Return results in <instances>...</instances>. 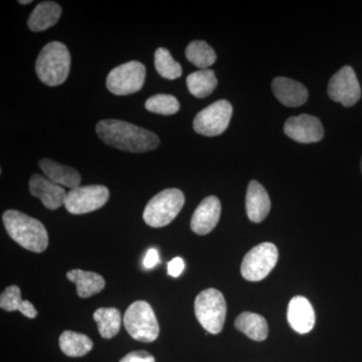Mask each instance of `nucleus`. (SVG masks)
Listing matches in <instances>:
<instances>
[{"label": "nucleus", "mask_w": 362, "mask_h": 362, "mask_svg": "<svg viewBox=\"0 0 362 362\" xmlns=\"http://www.w3.org/2000/svg\"><path fill=\"white\" fill-rule=\"evenodd\" d=\"M96 132L100 139L109 146L132 153L151 151L160 142L156 133L116 119L100 121Z\"/></svg>", "instance_id": "f257e3e1"}, {"label": "nucleus", "mask_w": 362, "mask_h": 362, "mask_svg": "<svg viewBox=\"0 0 362 362\" xmlns=\"http://www.w3.org/2000/svg\"><path fill=\"white\" fill-rule=\"evenodd\" d=\"M9 237L21 247L33 252H42L49 246V235L45 226L21 211L9 209L2 216Z\"/></svg>", "instance_id": "f03ea898"}, {"label": "nucleus", "mask_w": 362, "mask_h": 362, "mask_svg": "<svg viewBox=\"0 0 362 362\" xmlns=\"http://www.w3.org/2000/svg\"><path fill=\"white\" fill-rule=\"evenodd\" d=\"M70 69V52L63 42H52L45 45L35 62L37 77L49 87L65 83Z\"/></svg>", "instance_id": "7ed1b4c3"}, {"label": "nucleus", "mask_w": 362, "mask_h": 362, "mask_svg": "<svg viewBox=\"0 0 362 362\" xmlns=\"http://www.w3.org/2000/svg\"><path fill=\"white\" fill-rule=\"evenodd\" d=\"M185 202V194L178 188L162 190L147 204L143 220L152 228L168 226L180 213Z\"/></svg>", "instance_id": "20e7f679"}, {"label": "nucleus", "mask_w": 362, "mask_h": 362, "mask_svg": "<svg viewBox=\"0 0 362 362\" xmlns=\"http://www.w3.org/2000/svg\"><path fill=\"white\" fill-rule=\"evenodd\" d=\"M194 312L197 321L207 332L218 334L225 325V297L218 290L214 288L204 290L195 298Z\"/></svg>", "instance_id": "39448f33"}, {"label": "nucleus", "mask_w": 362, "mask_h": 362, "mask_svg": "<svg viewBox=\"0 0 362 362\" xmlns=\"http://www.w3.org/2000/svg\"><path fill=\"white\" fill-rule=\"evenodd\" d=\"M131 337L141 342H153L159 335L158 321L153 309L145 301H136L128 307L123 319Z\"/></svg>", "instance_id": "423d86ee"}, {"label": "nucleus", "mask_w": 362, "mask_h": 362, "mask_svg": "<svg viewBox=\"0 0 362 362\" xmlns=\"http://www.w3.org/2000/svg\"><path fill=\"white\" fill-rule=\"evenodd\" d=\"M146 68L138 61H131L114 68L107 77V89L117 96L134 94L142 89Z\"/></svg>", "instance_id": "0eeeda50"}, {"label": "nucleus", "mask_w": 362, "mask_h": 362, "mask_svg": "<svg viewBox=\"0 0 362 362\" xmlns=\"http://www.w3.org/2000/svg\"><path fill=\"white\" fill-rule=\"evenodd\" d=\"M278 258L277 247L272 243H263L252 247L243 259L240 266L243 277L251 282L263 280L275 268Z\"/></svg>", "instance_id": "6e6552de"}, {"label": "nucleus", "mask_w": 362, "mask_h": 362, "mask_svg": "<svg viewBox=\"0 0 362 362\" xmlns=\"http://www.w3.org/2000/svg\"><path fill=\"white\" fill-rule=\"evenodd\" d=\"M233 115V106L226 100H220L209 105L195 116L194 129L199 134L214 137L223 134Z\"/></svg>", "instance_id": "1a4fd4ad"}, {"label": "nucleus", "mask_w": 362, "mask_h": 362, "mask_svg": "<svg viewBox=\"0 0 362 362\" xmlns=\"http://www.w3.org/2000/svg\"><path fill=\"white\" fill-rule=\"evenodd\" d=\"M110 192L104 185H86L66 194L65 207L71 214H85L101 209L108 202Z\"/></svg>", "instance_id": "9d476101"}, {"label": "nucleus", "mask_w": 362, "mask_h": 362, "mask_svg": "<svg viewBox=\"0 0 362 362\" xmlns=\"http://www.w3.org/2000/svg\"><path fill=\"white\" fill-rule=\"evenodd\" d=\"M328 95L344 107H352L361 97V88L356 71L349 66H343L331 78Z\"/></svg>", "instance_id": "9b49d317"}, {"label": "nucleus", "mask_w": 362, "mask_h": 362, "mask_svg": "<svg viewBox=\"0 0 362 362\" xmlns=\"http://www.w3.org/2000/svg\"><path fill=\"white\" fill-rule=\"evenodd\" d=\"M284 132L288 137L299 143H315L322 140V123L315 116L302 114L291 117L286 121Z\"/></svg>", "instance_id": "f8f14e48"}, {"label": "nucleus", "mask_w": 362, "mask_h": 362, "mask_svg": "<svg viewBox=\"0 0 362 362\" xmlns=\"http://www.w3.org/2000/svg\"><path fill=\"white\" fill-rule=\"evenodd\" d=\"M30 192L33 197L42 201L47 209H58L65 206L66 194L65 188L45 177V175H33L30 180Z\"/></svg>", "instance_id": "ddd939ff"}, {"label": "nucleus", "mask_w": 362, "mask_h": 362, "mask_svg": "<svg viewBox=\"0 0 362 362\" xmlns=\"http://www.w3.org/2000/svg\"><path fill=\"white\" fill-rule=\"evenodd\" d=\"M221 206L216 197H207L199 204L192 216L190 226L197 235H207L216 228L220 221Z\"/></svg>", "instance_id": "4468645a"}, {"label": "nucleus", "mask_w": 362, "mask_h": 362, "mask_svg": "<svg viewBox=\"0 0 362 362\" xmlns=\"http://www.w3.org/2000/svg\"><path fill=\"white\" fill-rule=\"evenodd\" d=\"M287 319L292 329L306 334L315 325V312L308 299L303 296L293 298L288 306Z\"/></svg>", "instance_id": "2eb2a0df"}, {"label": "nucleus", "mask_w": 362, "mask_h": 362, "mask_svg": "<svg viewBox=\"0 0 362 362\" xmlns=\"http://www.w3.org/2000/svg\"><path fill=\"white\" fill-rule=\"evenodd\" d=\"M276 98L287 107H299L306 103L308 90L304 85L292 78L279 77L272 83Z\"/></svg>", "instance_id": "dca6fc26"}, {"label": "nucleus", "mask_w": 362, "mask_h": 362, "mask_svg": "<svg viewBox=\"0 0 362 362\" xmlns=\"http://www.w3.org/2000/svg\"><path fill=\"white\" fill-rule=\"evenodd\" d=\"M247 214L252 223H261L267 218L271 209L268 192L258 181L252 180L247 187L246 197Z\"/></svg>", "instance_id": "f3484780"}, {"label": "nucleus", "mask_w": 362, "mask_h": 362, "mask_svg": "<svg viewBox=\"0 0 362 362\" xmlns=\"http://www.w3.org/2000/svg\"><path fill=\"white\" fill-rule=\"evenodd\" d=\"M39 165L45 177L54 181L57 185L71 189L80 187L82 177L76 169L47 158L40 160Z\"/></svg>", "instance_id": "a211bd4d"}, {"label": "nucleus", "mask_w": 362, "mask_h": 362, "mask_svg": "<svg viewBox=\"0 0 362 362\" xmlns=\"http://www.w3.org/2000/svg\"><path fill=\"white\" fill-rule=\"evenodd\" d=\"M61 16L62 7L57 2H40L28 18V25L33 32H44L56 25Z\"/></svg>", "instance_id": "6ab92c4d"}, {"label": "nucleus", "mask_w": 362, "mask_h": 362, "mask_svg": "<svg viewBox=\"0 0 362 362\" xmlns=\"http://www.w3.org/2000/svg\"><path fill=\"white\" fill-rule=\"evenodd\" d=\"M66 278L77 286V293L81 298H89L104 289V278L95 272L74 269L66 273Z\"/></svg>", "instance_id": "aec40b11"}, {"label": "nucleus", "mask_w": 362, "mask_h": 362, "mask_svg": "<svg viewBox=\"0 0 362 362\" xmlns=\"http://www.w3.org/2000/svg\"><path fill=\"white\" fill-rule=\"evenodd\" d=\"M235 326L238 330L255 341H263L268 337V323L259 314L244 312L235 319Z\"/></svg>", "instance_id": "412c9836"}, {"label": "nucleus", "mask_w": 362, "mask_h": 362, "mask_svg": "<svg viewBox=\"0 0 362 362\" xmlns=\"http://www.w3.org/2000/svg\"><path fill=\"white\" fill-rule=\"evenodd\" d=\"M59 342L62 351L70 357L84 356L94 347V343L87 335L70 330L62 333Z\"/></svg>", "instance_id": "4be33fe9"}, {"label": "nucleus", "mask_w": 362, "mask_h": 362, "mask_svg": "<svg viewBox=\"0 0 362 362\" xmlns=\"http://www.w3.org/2000/svg\"><path fill=\"white\" fill-rule=\"evenodd\" d=\"M187 84L190 94L202 99L209 96L216 90L218 80L214 71L204 69L190 74L187 78Z\"/></svg>", "instance_id": "5701e85b"}, {"label": "nucleus", "mask_w": 362, "mask_h": 362, "mask_svg": "<svg viewBox=\"0 0 362 362\" xmlns=\"http://www.w3.org/2000/svg\"><path fill=\"white\" fill-rule=\"evenodd\" d=\"M94 320L96 321L100 334L106 339H110L120 331L122 317L116 308H99L95 311Z\"/></svg>", "instance_id": "b1692460"}, {"label": "nucleus", "mask_w": 362, "mask_h": 362, "mask_svg": "<svg viewBox=\"0 0 362 362\" xmlns=\"http://www.w3.org/2000/svg\"><path fill=\"white\" fill-rule=\"evenodd\" d=\"M185 56L190 63L202 70L213 66L216 61V52L204 40H194L187 45Z\"/></svg>", "instance_id": "393cba45"}, {"label": "nucleus", "mask_w": 362, "mask_h": 362, "mask_svg": "<svg viewBox=\"0 0 362 362\" xmlns=\"http://www.w3.org/2000/svg\"><path fill=\"white\" fill-rule=\"evenodd\" d=\"M154 63L157 73L162 78L175 80L182 75V68L171 56L170 52L165 47H159L154 54Z\"/></svg>", "instance_id": "a878e982"}, {"label": "nucleus", "mask_w": 362, "mask_h": 362, "mask_svg": "<svg viewBox=\"0 0 362 362\" xmlns=\"http://www.w3.org/2000/svg\"><path fill=\"white\" fill-rule=\"evenodd\" d=\"M145 108L152 113L169 116L177 113L180 105L178 100L173 95L157 94L150 97L145 102Z\"/></svg>", "instance_id": "bb28decb"}, {"label": "nucleus", "mask_w": 362, "mask_h": 362, "mask_svg": "<svg viewBox=\"0 0 362 362\" xmlns=\"http://www.w3.org/2000/svg\"><path fill=\"white\" fill-rule=\"evenodd\" d=\"M21 302V291L16 285L7 287L0 296V307L6 311H18Z\"/></svg>", "instance_id": "cd10ccee"}, {"label": "nucleus", "mask_w": 362, "mask_h": 362, "mask_svg": "<svg viewBox=\"0 0 362 362\" xmlns=\"http://www.w3.org/2000/svg\"><path fill=\"white\" fill-rule=\"evenodd\" d=\"M119 362H156V358L144 350H137L130 352Z\"/></svg>", "instance_id": "c85d7f7f"}, {"label": "nucleus", "mask_w": 362, "mask_h": 362, "mask_svg": "<svg viewBox=\"0 0 362 362\" xmlns=\"http://www.w3.org/2000/svg\"><path fill=\"white\" fill-rule=\"evenodd\" d=\"M183 269H185V262L180 257H176L168 263V270L171 277L177 278L182 273Z\"/></svg>", "instance_id": "c756f323"}, {"label": "nucleus", "mask_w": 362, "mask_h": 362, "mask_svg": "<svg viewBox=\"0 0 362 362\" xmlns=\"http://www.w3.org/2000/svg\"><path fill=\"white\" fill-rule=\"evenodd\" d=\"M159 262V254L158 251L156 249H150L147 252L146 256H145L144 261H143V265L146 269H152L153 267L157 265Z\"/></svg>", "instance_id": "7c9ffc66"}, {"label": "nucleus", "mask_w": 362, "mask_h": 362, "mask_svg": "<svg viewBox=\"0 0 362 362\" xmlns=\"http://www.w3.org/2000/svg\"><path fill=\"white\" fill-rule=\"evenodd\" d=\"M18 311H20L23 315L28 317V318L33 319L37 316V311L35 310L33 305L30 303V301H28V300H23L20 308H18Z\"/></svg>", "instance_id": "2f4dec72"}, {"label": "nucleus", "mask_w": 362, "mask_h": 362, "mask_svg": "<svg viewBox=\"0 0 362 362\" xmlns=\"http://www.w3.org/2000/svg\"><path fill=\"white\" fill-rule=\"evenodd\" d=\"M18 2H20L21 4H23V6H25V4H32V1H30V0H25V1H23V0H21V1Z\"/></svg>", "instance_id": "473e14b6"}, {"label": "nucleus", "mask_w": 362, "mask_h": 362, "mask_svg": "<svg viewBox=\"0 0 362 362\" xmlns=\"http://www.w3.org/2000/svg\"><path fill=\"white\" fill-rule=\"evenodd\" d=\"M361 173H362V159H361Z\"/></svg>", "instance_id": "72a5a7b5"}]
</instances>
